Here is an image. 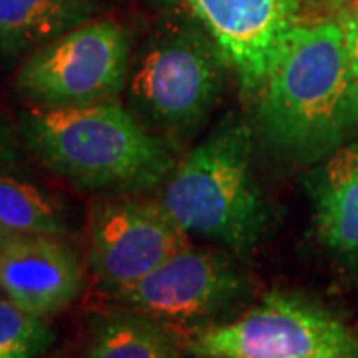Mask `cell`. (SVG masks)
Here are the masks:
<instances>
[{"mask_svg":"<svg viewBox=\"0 0 358 358\" xmlns=\"http://www.w3.org/2000/svg\"><path fill=\"white\" fill-rule=\"evenodd\" d=\"M255 136L289 166L320 164L358 129V82L338 22L296 24L257 90Z\"/></svg>","mask_w":358,"mask_h":358,"instance_id":"6da1fadb","label":"cell"},{"mask_svg":"<svg viewBox=\"0 0 358 358\" xmlns=\"http://www.w3.org/2000/svg\"><path fill=\"white\" fill-rule=\"evenodd\" d=\"M18 136L56 176L78 189L145 193L178 166V148L120 102L18 115Z\"/></svg>","mask_w":358,"mask_h":358,"instance_id":"7a4b0ae2","label":"cell"},{"mask_svg":"<svg viewBox=\"0 0 358 358\" xmlns=\"http://www.w3.org/2000/svg\"><path fill=\"white\" fill-rule=\"evenodd\" d=\"M253 150L251 122L237 115L221 120L179 159L155 199L187 235L215 241L235 255L253 251L268 221Z\"/></svg>","mask_w":358,"mask_h":358,"instance_id":"3957f363","label":"cell"},{"mask_svg":"<svg viewBox=\"0 0 358 358\" xmlns=\"http://www.w3.org/2000/svg\"><path fill=\"white\" fill-rule=\"evenodd\" d=\"M229 68L203 26H166L131 58L126 106L145 128L179 148L217 108Z\"/></svg>","mask_w":358,"mask_h":358,"instance_id":"277c9868","label":"cell"},{"mask_svg":"<svg viewBox=\"0 0 358 358\" xmlns=\"http://www.w3.org/2000/svg\"><path fill=\"white\" fill-rule=\"evenodd\" d=\"M131 58L128 30L110 18H94L30 52L13 84L38 110L117 102L128 86Z\"/></svg>","mask_w":358,"mask_h":358,"instance_id":"5b68a950","label":"cell"},{"mask_svg":"<svg viewBox=\"0 0 358 358\" xmlns=\"http://www.w3.org/2000/svg\"><path fill=\"white\" fill-rule=\"evenodd\" d=\"M199 358H358V333L305 296L273 291L235 320L187 338Z\"/></svg>","mask_w":358,"mask_h":358,"instance_id":"8992f818","label":"cell"},{"mask_svg":"<svg viewBox=\"0 0 358 358\" xmlns=\"http://www.w3.org/2000/svg\"><path fill=\"white\" fill-rule=\"evenodd\" d=\"M187 243L189 235L157 199L108 193L90 205L86 263L108 296L141 281Z\"/></svg>","mask_w":358,"mask_h":358,"instance_id":"52a82bcc","label":"cell"},{"mask_svg":"<svg viewBox=\"0 0 358 358\" xmlns=\"http://www.w3.org/2000/svg\"><path fill=\"white\" fill-rule=\"evenodd\" d=\"M247 277L227 253L185 245L141 281L110 299L157 320L213 319L247 294Z\"/></svg>","mask_w":358,"mask_h":358,"instance_id":"ba28073f","label":"cell"},{"mask_svg":"<svg viewBox=\"0 0 358 358\" xmlns=\"http://www.w3.org/2000/svg\"><path fill=\"white\" fill-rule=\"evenodd\" d=\"M249 94H257L282 40L301 24V0H187Z\"/></svg>","mask_w":358,"mask_h":358,"instance_id":"9c48e42d","label":"cell"},{"mask_svg":"<svg viewBox=\"0 0 358 358\" xmlns=\"http://www.w3.org/2000/svg\"><path fill=\"white\" fill-rule=\"evenodd\" d=\"M86 271L66 237L0 227V293L18 307L48 319L84 291Z\"/></svg>","mask_w":358,"mask_h":358,"instance_id":"30bf717a","label":"cell"},{"mask_svg":"<svg viewBox=\"0 0 358 358\" xmlns=\"http://www.w3.org/2000/svg\"><path fill=\"white\" fill-rule=\"evenodd\" d=\"M317 237L331 253L358 263V143H345L307 179Z\"/></svg>","mask_w":358,"mask_h":358,"instance_id":"8fae6325","label":"cell"},{"mask_svg":"<svg viewBox=\"0 0 358 358\" xmlns=\"http://www.w3.org/2000/svg\"><path fill=\"white\" fill-rule=\"evenodd\" d=\"M100 0H0V60L38 50L96 18Z\"/></svg>","mask_w":358,"mask_h":358,"instance_id":"7c38bea8","label":"cell"},{"mask_svg":"<svg viewBox=\"0 0 358 358\" xmlns=\"http://www.w3.org/2000/svg\"><path fill=\"white\" fill-rule=\"evenodd\" d=\"M179 341L164 320L115 310L94 322L84 358H178Z\"/></svg>","mask_w":358,"mask_h":358,"instance_id":"4fadbf2b","label":"cell"},{"mask_svg":"<svg viewBox=\"0 0 358 358\" xmlns=\"http://www.w3.org/2000/svg\"><path fill=\"white\" fill-rule=\"evenodd\" d=\"M0 227L70 237L74 233V219L68 207L52 193L0 171Z\"/></svg>","mask_w":358,"mask_h":358,"instance_id":"5bb4252c","label":"cell"},{"mask_svg":"<svg viewBox=\"0 0 358 358\" xmlns=\"http://www.w3.org/2000/svg\"><path fill=\"white\" fill-rule=\"evenodd\" d=\"M54 341L46 320L28 313L0 294V355L13 358H34Z\"/></svg>","mask_w":358,"mask_h":358,"instance_id":"9a60e30c","label":"cell"},{"mask_svg":"<svg viewBox=\"0 0 358 358\" xmlns=\"http://www.w3.org/2000/svg\"><path fill=\"white\" fill-rule=\"evenodd\" d=\"M338 24L343 28L348 60H350L352 72H355V78H357L358 82V6L341 14L338 16Z\"/></svg>","mask_w":358,"mask_h":358,"instance_id":"2e32d148","label":"cell"},{"mask_svg":"<svg viewBox=\"0 0 358 358\" xmlns=\"http://www.w3.org/2000/svg\"><path fill=\"white\" fill-rule=\"evenodd\" d=\"M16 138L8 122L0 114V164H14L18 159V150H16Z\"/></svg>","mask_w":358,"mask_h":358,"instance_id":"e0dca14e","label":"cell"},{"mask_svg":"<svg viewBox=\"0 0 358 358\" xmlns=\"http://www.w3.org/2000/svg\"><path fill=\"white\" fill-rule=\"evenodd\" d=\"M150 2H154V4H159V6H171V4H176L178 0H150Z\"/></svg>","mask_w":358,"mask_h":358,"instance_id":"ac0fdd59","label":"cell"},{"mask_svg":"<svg viewBox=\"0 0 358 358\" xmlns=\"http://www.w3.org/2000/svg\"><path fill=\"white\" fill-rule=\"evenodd\" d=\"M0 358H13V357H6V355H0Z\"/></svg>","mask_w":358,"mask_h":358,"instance_id":"d6986e66","label":"cell"},{"mask_svg":"<svg viewBox=\"0 0 358 358\" xmlns=\"http://www.w3.org/2000/svg\"><path fill=\"white\" fill-rule=\"evenodd\" d=\"M0 294H2V293H0Z\"/></svg>","mask_w":358,"mask_h":358,"instance_id":"ffe728a7","label":"cell"}]
</instances>
